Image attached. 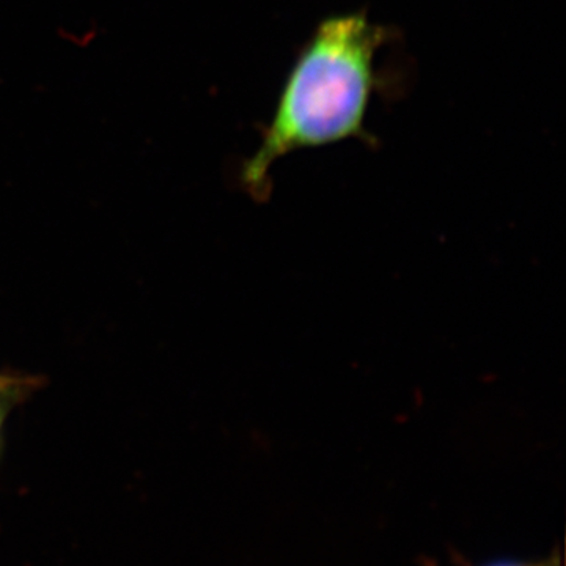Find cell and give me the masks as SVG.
<instances>
[{"instance_id": "2", "label": "cell", "mask_w": 566, "mask_h": 566, "mask_svg": "<svg viewBox=\"0 0 566 566\" xmlns=\"http://www.w3.org/2000/svg\"><path fill=\"white\" fill-rule=\"evenodd\" d=\"M482 566H562L558 557H549L545 562H516V560H501L493 562V564Z\"/></svg>"}, {"instance_id": "1", "label": "cell", "mask_w": 566, "mask_h": 566, "mask_svg": "<svg viewBox=\"0 0 566 566\" xmlns=\"http://www.w3.org/2000/svg\"><path fill=\"white\" fill-rule=\"evenodd\" d=\"M387 31L365 13L335 14L316 25L297 54L262 144L243 180L260 189L271 166L290 153L348 139L370 140L368 104L378 87L376 52Z\"/></svg>"}]
</instances>
